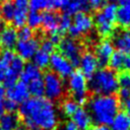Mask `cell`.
Instances as JSON below:
<instances>
[{"instance_id": "obj_10", "label": "cell", "mask_w": 130, "mask_h": 130, "mask_svg": "<svg viewBox=\"0 0 130 130\" xmlns=\"http://www.w3.org/2000/svg\"><path fill=\"white\" fill-rule=\"evenodd\" d=\"M5 93H6L7 100H10V101L16 103L17 105L22 104L23 102H25L26 100L29 99L27 85L21 81L16 82L14 85L8 87L6 89Z\"/></svg>"}, {"instance_id": "obj_14", "label": "cell", "mask_w": 130, "mask_h": 130, "mask_svg": "<svg viewBox=\"0 0 130 130\" xmlns=\"http://www.w3.org/2000/svg\"><path fill=\"white\" fill-rule=\"evenodd\" d=\"M72 118V122L80 129V130H87L92 122L91 116L89 114V112L87 110H85L84 108L80 107L76 110V112L73 114Z\"/></svg>"}, {"instance_id": "obj_1", "label": "cell", "mask_w": 130, "mask_h": 130, "mask_svg": "<svg viewBox=\"0 0 130 130\" xmlns=\"http://www.w3.org/2000/svg\"><path fill=\"white\" fill-rule=\"evenodd\" d=\"M26 130H56L58 114L54 104L46 98H29L18 107Z\"/></svg>"}, {"instance_id": "obj_54", "label": "cell", "mask_w": 130, "mask_h": 130, "mask_svg": "<svg viewBox=\"0 0 130 130\" xmlns=\"http://www.w3.org/2000/svg\"><path fill=\"white\" fill-rule=\"evenodd\" d=\"M0 130H2V128H1V126H0Z\"/></svg>"}, {"instance_id": "obj_9", "label": "cell", "mask_w": 130, "mask_h": 130, "mask_svg": "<svg viewBox=\"0 0 130 130\" xmlns=\"http://www.w3.org/2000/svg\"><path fill=\"white\" fill-rule=\"evenodd\" d=\"M40 48V42L36 38H31L26 41H18L15 46L17 56L22 60L32 59L34 55Z\"/></svg>"}, {"instance_id": "obj_34", "label": "cell", "mask_w": 130, "mask_h": 130, "mask_svg": "<svg viewBox=\"0 0 130 130\" xmlns=\"http://www.w3.org/2000/svg\"><path fill=\"white\" fill-rule=\"evenodd\" d=\"M28 7L30 11H41L47 8L46 0H28Z\"/></svg>"}, {"instance_id": "obj_33", "label": "cell", "mask_w": 130, "mask_h": 130, "mask_svg": "<svg viewBox=\"0 0 130 130\" xmlns=\"http://www.w3.org/2000/svg\"><path fill=\"white\" fill-rule=\"evenodd\" d=\"M17 38H18V41L29 40V39L34 38V31L27 25H24L21 28H19V30L17 31Z\"/></svg>"}, {"instance_id": "obj_38", "label": "cell", "mask_w": 130, "mask_h": 130, "mask_svg": "<svg viewBox=\"0 0 130 130\" xmlns=\"http://www.w3.org/2000/svg\"><path fill=\"white\" fill-rule=\"evenodd\" d=\"M107 0H88V6L89 9H93V10H100L102 9L105 5Z\"/></svg>"}, {"instance_id": "obj_27", "label": "cell", "mask_w": 130, "mask_h": 130, "mask_svg": "<svg viewBox=\"0 0 130 130\" xmlns=\"http://www.w3.org/2000/svg\"><path fill=\"white\" fill-rule=\"evenodd\" d=\"M32 63L39 68V69H44L46 67L49 66V63H50V55L41 51V50H38L37 53L34 55L32 57Z\"/></svg>"}, {"instance_id": "obj_49", "label": "cell", "mask_w": 130, "mask_h": 130, "mask_svg": "<svg viewBox=\"0 0 130 130\" xmlns=\"http://www.w3.org/2000/svg\"><path fill=\"white\" fill-rule=\"evenodd\" d=\"M117 3H119L121 6H124V5H126L127 3H128V1L129 0H115Z\"/></svg>"}, {"instance_id": "obj_45", "label": "cell", "mask_w": 130, "mask_h": 130, "mask_svg": "<svg viewBox=\"0 0 130 130\" xmlns=\"http://www.w3.org/2000/svg\"><path fill=\"white\" fill-rule=\"evenodd\" d=\"M6 114V110H5V106H4V100L2 98H0V119Z\"/></svg>"}, {"instance_id": "obj_15", "label": "cell", "mask_w": 130, "mask_h": 130, "mask_svg": "<svg viewBox=\"0 0 130 130\" xmlns=\"http://www.w3.org/2000/svg\"><path fill=\"white\" fill-rule=\"evenodd\" d=\"M113 46L117 51L124 54H130V35L127 30L118 31L113 37Z\"/></svg>"}, {"instance_id": "obj_7", "label": "cell", "mask_w": 130, "mask_h": 130, "mask_svg": "<svg viewBox=\"0 0 130 130\" xmlns=\"http://www.w3.org/2000/svg\"><path fill=\"white\" fill-rule=\"evenodd\" d=\"M92 26H93L92 17L86 12H78L74 15L72 24L68 29V34L70 38L75 39L91 30Z\"/></svg>"}, {"instance_id": "obj_31", "label": "cell", "mask_w": 130, "mask_h": 130, "mask_svg": "<svg viewBox=\"0 0 130 130\" xmlns=\"http://www.w3.org/2000/svg\"><path fill=\"white\" fill-rule=\"evenodd\" d=\"M26 15H27V11H23V10H15L14 16L12 18V23H13V27H18L21 28L22 26H24L26 24Z\"/></svg>"}, {"instance_id": "obj_25", "label": "cell", "mask_w": 130, "mask_h": 130, "mask_svg": "<svg viewBox=\"0 0 130 130\" xmlns=\"http://www.w3.org/2000/svg\"><path fill=\"white\" fill-rule=\"evenodd\" d=\"M26 85H27L28 93L32 98H43V95L45 94V87H44L43 78L35 79Z\"/></svg>"}, {"instance_id": "obj_37", "label": "cell", "mask_w": 130, "mask_h": 130, "mask_svg": "<svg viewBox=\"0 0 130 130\" xmlns=\"http://www.w3.org/2000/svg\"><path fill=\"white\" fill-rule=\"evenodd\" d=\"M47 1V8L51 11L60 9V8H64V6L66 5L65 2L63 0H46Z\"/></svg>"}, {"instance_id": "obj_42", "label": "cell", "mask_w": 130, "mask_h": 130, "mask_svg": "<svg viewBox=\"0 0 130 130\" xmlns=\"http://www.w3.org/2000/svg\"><path fill=\"white\" fill-rule=\"evenodd\" d=\"M49 40L54 44V45H56V44H59L60 42H61V35L59 34V32H54V34H51V36H50V38H49Z\"/></svg>"}, {"instance_id": "obj_43", "label": "cell", "mask_w": 130, "mask_h": 130, "mask_svg": "<svg viewBox=\"0 0 130 130\" xmlns=\"http://www.w3.org/2000/svg\"><path fill=\"white\" fill-rule=\"evenodd\" d=\"M123 107H124V110H125L124 113L130 118V98L123 101Z\"/></svg>"}, {"instance_id": "obj_23", "label": "cell", "mask_w": 130, "mask_h": 130, "mask_svg": "<svg viewBox=\"0 0 130 130\" xmlns=\"http://www.w3.org/2000/svg\"><path fill=\"white\" fill-rule=\"evenodd\" d=\"M15 13V6L13 1L11 0H4L0 3V17L6 21H12V18Z\"/></svg>"}, {"instance_id": "obj_26", "label": "cell", "mask_w": 130, "mask_h": 130, "mask_svg": "<svg viewBox=\"0 0 130 130\" xmlns=\"http://www.w3.org/2000/svg\"><path fill=\"white\" fill-rule=\"evenodd\" d=\"M125 57L126 55L122 52L119 51H114V53L112 54L110 60H109V66L111 68V70L113 71H119L122 68H124V61H125Z\"/></svg>"}, {"instance_id": "obj_21", "label": "cell", "mask_w": 130, "mask_h": 130, "mask_svg": "<svg viewBox=\"0 0 130 130\" xmlns=\"http://www.w3.org/2000/svg\"><path fill=\"white\" fill-rule=\"evenodd\" d=\"M19 125V118L14 113H7L0 119L2 130H16Z\"/></svg>"}, {"instance_id": "obj_19", "label": "cell", "mask_w": 130, "mask_h": 130, "mask_svg": "<svg viewBox=\"0 0 130 130\" xmlns=\"http://www.w3.org/2000/svg\"><path fill=\"white\" fill-rule=\"evenodd\" d=\"M64 13L71 16L78 12H86L89 10L88 0H70L63 8Z\"/></svg>"}, {"instance_id": "obj_5", "label": "cell", "mask_w": 130, "mask_h": 130, "mask_svg": "<svg viewBox=\"0 0 130 130\" xmlns=\"http://www.w3.org/2000/svg\"><path fill=\"white\" fill-rule=\"evenodd\" d=\"M44 87H45V95L49 101H57L60 100L65 93V84L58 75H56L52 71H48L44 74L43 77Z\"/></svg>"}, {"instance_id": "obj_41", "label": "cell", "mask_w": 130, "mask_h": 130, "mask_svg": "<svg viewBox=\"0 0 130 130\" xmlns=\"http://www.w3.org/2000/svg\"><path fill=\"white\" fill-rule=\"evenodd\" d=\"M8 66L7 64H5L4 62H2L0 60V81H3L5 76H6V73L8 71Z\"/></svg>"}, {"instance_id": "obj_36", "label": "cell", "mask_w": 130, "mask_h": 130, "mask_svg": "<svg viewBox=\"0 0 130 130\" xmlns=\"http://www.w3.org/2000/svg\"><path fill=\"white\" fill-rule=\"evenodd\" d=\"M15 56H16V55H15V53H14L12 50L4 49V50L2 51V53H1V55H0V60H1L2 62H4L5 64L9 65V64L11 63V61L14 59Z\"/></svg>"}, {"instance_id": "obj_6", "label": "cell", "mask_w": 130, "mask_h": 130, "mask_svg": "<svg viewBox=\"0 0 130 130\" xmlns=\"http://www.w3.org/2000/svg\"><path fill=\"white\" fill-rule=\"evenodd\" d=\"M59 51L73 67L78 66L81 57V46L77 41L72 38H64L59 43Z\"/></svg>"}, {"instance_id": "obj_39", "label": "cell", "mask_w": 130, "mask_h": 130, "mask_svg": "<svg viewBox=\"0 0 130 130\" xmlns=\"http://www.w3.org/2000/svg\"><path fill=\"white\" fill-rule=\"evenodd\" d=\"M13 4L15 6V10H23L27 11L28 8V0H14Z\"/></svg>"}, {"instance_id": "obj_8", "label": "cell", "mask_w": 130, "mask_h": 130, "mask_svg": "<svg viewBox=\"0 0 130 130\" xmlns=\"http://www.w3.org/2000/svg\"><path fill=\"white\" fill-rule=\"evenodd\" d=\"M49 66L51 67L52 72H54L60 78H67L73 72V66L71 63L60 53L54 52L50 56Z\"/></svg>"}, {"instance_id": "obj_50", "label": "cell", "mask_w": 130, "mask_h": 130, "mask_svg": "<svg viewBox=\"0 0 130 130\" xmlns=\"http://www.w3.org/2000/svg\"><path fill=\"white\" fill-rule=\"evenodd\" d=\"M3 93H4V89H3V86H2L1 83H0V98H2Z\"/></svg>"}, {"instance_id": "obj_46", "label": "cell", "mask_w": 130, "mask_h": 130, "mask_svg": "<svg viewBox=\"0 0 130 130\" xmlns=\"http://www.w3.org/2000/svg\"><path fill=\"white\" fill-rule=\"evenodd\" d=\"M87 130H110V128L105 125H95V126L89 127Z\"/></svg>"}, {"instance_id": "obj_40", "label": "cell", "mask_w": 130, "mask_h": 130, "mask_svg": "<svg viewBox=\"0 0 130 130\" xmlns=\"http://www.w3.org/2000/svg\"><path fill=\"white\" fill-rule=\"evenodd\" d=\"M4 106H5V110L7 111V113H14L16 110H18V105L10 100L4 101Z\"/></svg>"}, {"instance_id": "obj_28", "label": "cell", "mask_w": 130, "mask_h": 130, "mask_svg": "<svg viewBox=\"0 0 130 130\" xmlns=\"http://www.w3.org/2000/svg\"><path fill=\"white\" fill-rule=\"evenodd\" d=\"M78 108L77 103L73 99H67L61 105V111L66 117H72Z\"/></svg>"}, {"instance_id": "obj_51", "label": "cell", "mask_w": 130, "mask_h": 130, "mask_svg": "<svg viewBox=\"0 0 130 130\" xmlns=\"http://www.w3.org/2000/svg\"><path fill=\"white\" fill-rule=\"evenodd\" d=\"M63 1H64V2H65V4H67V3H68V2H69V1H70V0H63Z\"/></svg>"}, {"instance_id": "obj_18", "label": "cell", "mask_w": 130, "mask_h": 130, "mask_svg": "<svg viewBox=\"0 0 130 130\" xmlns=\"http://www.w3.org/2000/svg\"><path fill=\"white\" fill-rule=\"evenodd\" d=\"M19 78H20L21 82L28 84L30 81H32L35 79L42 78L41 69H39L34 63L25 64L23 67V70L21 71V73L19 75Z\"/></svg>"}, {"instance_id": "obj_16", "label": "cell", "mask_w": 130, "mask_h": 130, "mask_svg": "<svg viewBox=\"0 0 130 130\" xmlns=\"http://www.w3.org/2000/svg\"><path fill=\"white\" fill-rule=\"evenodd\" d=\"M58 21H59V15L54 11L48 10L42 14V24L41 25L47 32H50V34L57 32Z\"/></svg>"}, {"instance_id": "obj_3", "label": "cell", "mask_w": 130, "mask_h": 130, "mask_svg": "<svg viewBox=\"0 0 130 130\" xmlns=\"http://www.w3.org/2000/svg\"><path fill=\"white\" fill-rule=\"evenodd\" d=\"M87 88L95 95H112L118 91V78L111 69L102 68L96 70L88 78Z\"/></svg>"}, {"instance_id": "obj_20", "label": "cell", "mask_w": 130, "mask_h": 130, "mask_svg": "<svg viewBox=\"0 0 130 130\" xmlns=\"http://www.w3.org/2000/svg\"><path fill=\"white\" fill-rule=\"evenodd\" d=\"M118 91L119 96L124 101L130 98V72H121L118 76Z\"/></svg>"}, {"instance_id": "obj_24", "label": "cell", "mask_w": 130, "mask_h": 130, "mask_svg": "<svg viewBox=\"0 0 130 130\" xmlns=\"http://www.w3.org/2000/svg\"><path fill=\"white\" fill-rule=\"evenodd\" d=\"M116 21L120 26H123V27L130 26V7L129 6L125 5L117 8Z\"/></svg>"}, {"instance_id": "obj_29", "label": "cell", "mask_w": 130, "mask_h": 130, "mask_svg": "<svg viewBox=\"0 0 130 130\" xmlns=\"http://www.w3.org/2000/svg\"><path fill=\"white\" fill-rule=\"evenodd\" d=\"M26 24L31 29L40 27L42 24V14L37 11H29L26 15Z\"/></svg>"}, {"instance_id": "obj_52", "label": "cell", "mask_w": 130, "mask_h": 130, "mask_svg": "<svg viewBox=\"0 0 130 130\" xmlns=\"http://www.w3.org/2000/svg\"><path fill=\"white\" fill-rule=\"evenodd\" d=\"M127 31H128V32H129V35H130V26H129V29H128Z\"/></svg>"}, {"instance_id": "obj_32", "label": "cell", "mask_w": 130, "mask_h": 130, "mask_svg": "<svg viewBox=\"0 0 130 130\" xmlns=\"http://www.w3.org/2000/svg\"><path fill=\"white\" fill-rule=\"evenodd\" d=\"M24 60H22L21 58H19L18 56H15L14 59L11 61V63L9 64L8 66V69L12 72H15L17 74L20 75L21 71L23 70V67H24Z\"/></svg>"}, {"instance_id": "obj_12", "label": "cell", "mask_w": 130, "mask_h": 130, "mask_svg": "<svg viewBox=\"0 0 130 130\" xmlns=\"http://www.w3.org/2000/svg\"><path fill=\"white\" fill-rule=\"evenodd\" d=\"M113 53H114L113 44L108 40L102 41L95 47V51H94V56L96 58L99 66L104 68L106 65H108L109 60H110V58H111Z\"/></svg>"}, {"instance_id": "obj_53", "label": "cell", "mask_w": 130, "mask_h": 130, "mask_svg": "<svg viewBox=\"0 0 130 130\" xmlns=\"http://www.w3.org/2000/svg\"><path fill=\"white\" fill-rule=\"evenodd\" d=\"M1 45H2V44H1V37H0V47H1Z\"/></svg>"}, {"instance_id": "obj_4", "label": "cell", "mask_w": 130, "mask_h": 130, "mask_svg": "<svg viewBox=\"0 0 130 130\" xmlns=\"http://www.w3.org/2000/svg\"><path fill=\"white\" fill-rule=\"evenodd\" d=\"M68 89L73 100L79 106H83L87 102V78L79 71H73L68 77Z\"/></svg>"}, {"instance_id": "obj_22", "label": "cell", "mask_w": 130, "mask_h": 130, "mask_svg": "<svg viewBox=\"0 0 130 130\" xmlns=\"http://www.w3.org/2000/svg\"><path fill=\"white\" fill-rule=\"evenodd\" d=\"M111 125L112 130H130V118L124 112H119Z\"/></svg>"}, {"instance_id": "obj_35", "label": "cell", "mask_w": 130, "mask_h": 130, "mask_svg": "<svg viewBox=\"0 0 130 130\" xmlns=\"http://www.w3.org/2000/svg\"><path fill=\"white\" fill-rule=\"evenodd\" d=\"M40 50L47 53V54H53L54 50H55V45L49 40V39H45L40 43Z\"/></svg>"}, {"instance_id": "obj_47", "label": "cell", "mask_w": 130, "mask_h": 130, "mask_svg": "<svg viewBox=\"0 0 130 130\" xmlns=\"http://www.w3.org/2000/svg\"><path fill=\"white\" fill-rule=\"evenodd\" d=\"M124 68H126L127 70H130V54L128 56L125 57V61H124Z\"/></svg>"}, {"instance_id": "obj_11", "label": "cell", "mask_w": 130, "mask_h": 130, "mask_svg": "<svg viewBox=\"0 0 130 130\" xmlns=\"http://www.w3.org/2000/svg\"><path fill=\"white\" fill-rule=\"evenodd\" d=\"M78 66L80 67L79 71L86 78H90L93 75V73L98 70L99 64H98V61H96L94 54L92 52L88 51V52H85L81 55Z\"/></svg>"}, {"instance_id": "obj_44", "label": "cell", "mask_w": 130, "mask_h": 130, "mask_svg": "<svg viewBox=\"0 0 130 130\" xmlns=\"http://www.w3.org/2000/svg\"><path fill=\"white\" fill-rule=\"evenodd\" d=\"M64 130H80L72 121H67L64 125Z\"/></svg>"}, {"instance_id": "obj_17", "label": "cell", "mask_w": 130, "mask_h": 130, "mask_svg": "<svg viewBox=\"0 0 130 130\" xmlns=\"http://www.w3.org/2000/svg\"><path fill=\"white\" fill-rule=\"evenodd\" d=\"M1 37V44L5 47V49L12 50L15 48L18 38H17V30L13 26H6L3 31L0 34Z\"/></svg>"}, {"instance_id": "obj_30", "label": "cell", "mask_w": 130, "mask_h": 130, "mask_svg": "<svg viewBox=\"0 0 130 130\" xmlns=\"http://www.w3.org/2000/svg\"><path fill=\"white\" fill-rule=\"evenodd\" d=\"M72 24V18L71 16L63 13L62 15L59 16V21H58V30L57 32H59L60 35L65 34L66 31H68L69 27Z\"/></svg>"}, {"instance_id": "obj_13", "label": "cell", "mask_w": 130, "mask_h": 130, "mask_svg": "<svg viewBox=\"0 0 130 130\" xmlns=\"http://www.w3.org/2000/svg\"><path fill=\"white\" fill-rule=\"evenodd\" d=\"M92 19H93V23L96 26L98 32L102 37H104V38L109 37L112 34V31L114 30V22H112L107 17H105L100 11H98L94 14V17Z\"/></svg>"}, {"instance_id": "obj_2", "label": "cell", "mask_w": 130, "mask_h": 130, "mask_svg": "<svg viewBox=\"0 0 130 130\" xmlns=\"http://www.w3.org/2000/svg\"><path fill=\"white\" fill-rule=\"evenodd\" d=\"M120 101L114 94L94 95L88 102V112L92 121L98 125H111L115 116L119 113Z\"/></svg>"}, {"instance_id": "obj_48", "label": "cell", "mask_w": 130, "mask_h": 130, "mask_svg": "<svg viewBox=\"0 0 130 130\" xmlns=\"http://www.w3.org/2000/svg\"><path fill=\"white\" fill-rule=\"evenodd\" d=\"M5 27H6V22L0 17V34L3 31V29H4Z\"/></svg>"}]
</instances>
